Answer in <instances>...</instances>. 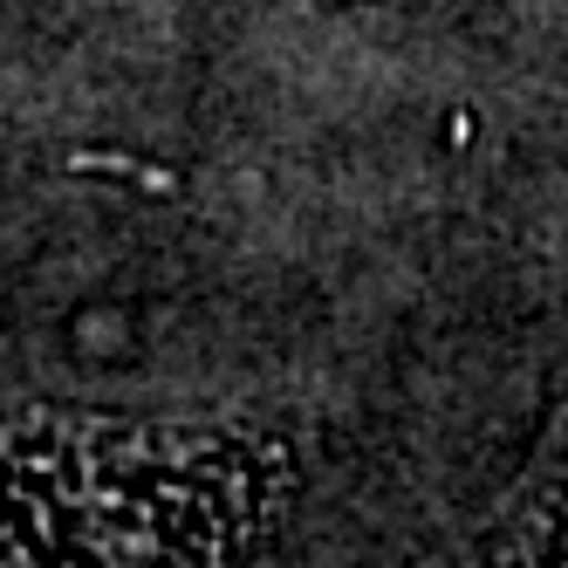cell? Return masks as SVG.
Wrapping results in <instances>:
<instances>
[{
	"mask_svg": "<svg viewBox=\"0 0 568 568\" xmlns=\"http://www.w3.org/2000/svg\"><path fill=\"white\" fill-rule=\"evenodd\" d=\"M261 473L254 445L28 418L0 445V568H220Z\"/></svg>",
	"mask_w": 568,
	"mask_h": 568,
	"instance_id": "6da1fadb",
	"label": "cell"
}]
</instances>
